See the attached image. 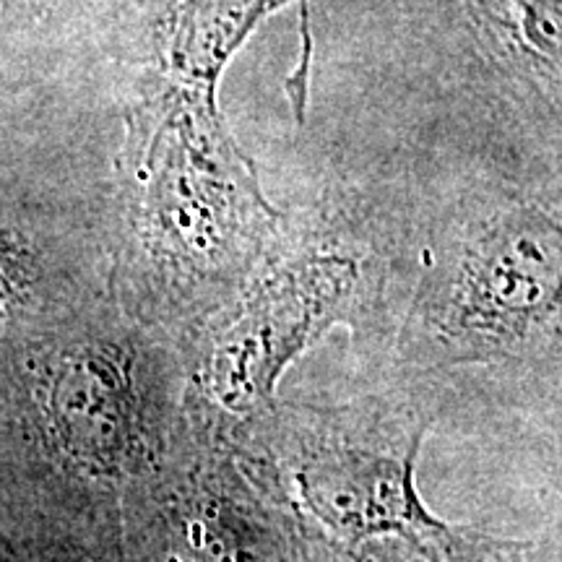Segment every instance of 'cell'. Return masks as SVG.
Instances as JSON below:
<instances>
[{
    "mask_svg": "<svg viewBox=\"0 0 562 562\" xmlns=\"http://www.w3.org/2000/svg\"><path fill=\"white\" fill-rule=\"evenodd\" d=\"M37 284V258L32 245L11 227H0V321L26 305Z\"/></svg>",
    "mask_w": 562,
    "mask_h": 562,
    "instance_id": "8",
    "label": "cell"
},
{
    "mask_svg": "<svg viewBox=\"0 0 562 562\" xmlns=\"http://www.w3.org/2000/svg\"><path fill=\"white\" fill-rule=\"evenodd\" d=\"M404 313L419 364H558L560 175L501 170L435 216Z\"/></svg>",
    "mask_w": 562,
    "mask_h": 562,
    "instance_id": "2",
    "label": "cell"
},
{
    "mask_svg": "<svg viewBox=\"0 0 562 562\" xmlns=\"http://www.w3.org/2000/svg\"><path fill=\"white\" fill-rule=\"evenodd\" d=\"M360 195L281 216V229L245 290L186 344L191 385L216 412L258 414L281 372L328 328H360L385 302L391 256L385 229Z\"/></svg>",
    "mask_w": 562,
    "mask_h": 562,
    "instance_id": "3",
    "label": "cell"
},
{
    "mask_svg": "<svg viewBox=\"0 0 562 562\" xmlns=\"http://www.w3.org/2000/svg\"><path fill=\"white\" fill-rule=\"evenodd\" d=\"M419 440L422 432L378 446L331 432L302 442L286 463L302 513L347 550L398 539L427 562H453L459 542L417 492Z\"/></svg>",
    "mask_w": 562,
    "mask_h": 562,
    "instance_id": "5",
    "label": "cell"
},
{
    "mask_svg": "<svg viewBox=\"0 0 562 562\" xmlns=\"http://www.w3.org/2000/svg\"><path fill=\"white\" fill-rule=\"evenodd\" d=\"M294 0H138L144 83L216 97L224 68L266 16Z\"/></svg>",
    "mask_w": 562,
    "mask_h": 562,
    "instance_id": "7",
    "label": "cell"
},
{
    "mask_svg": "<svg viewBox=\"0 0 562 562\" xmlns=\"http://www.w3.org/2000/svg\"><path fill=\"white\" fill-rule=\"evenodd\" d=\"M232 469L178 472L175 453L151 482V562H284L261 501Z\"/></svg>",
    "mask_w": 562,
    "mask_h": 562,
    "instance_id": "6",
    "label": "cell"
},
{
    "mask_svg": "<svg viewBox=\"0 0 562 562\" xmlns=\"http://www.w3.org/2000/svg\"><path fill=\"white\" fill-rule=\"evenodd\" d=\"M117 157L133 315L186 347L261 269L284 211L216 97L140 83Z\"/></svg>",
    "mask_w": 562,
    "mask_h": 562,
    "instance_id": "1",
    "label": "cell"
},
{
    "mask_svg": "<svg viewBox=\"0 0 562 562\" xmlns=\"http://www.w3.org/2000/svg\"><path fill=\"white\" fill-rule=\"evenodd\" d=\"M435 16L448 79L510 138L513 157L560 172L562 0H440Z\"/></svg>",
    "mask_w": 562,
    "mask_h": 562,
    "instance_id": "4",
    "label": "cell"
}]
</instances>
